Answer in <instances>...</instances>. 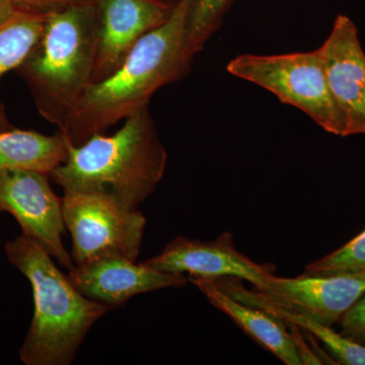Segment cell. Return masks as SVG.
I'll return each mask as SVG.
<instances>
[{
  "label": "cell",
  "mask_w": 365,
  "mask_h": 365,
  "mask_svg": "<svg viewBox=\"0 0 365 365\" xmlns=\"http://www.w3.org/2000/svg\"><path fill=\"white\" fill-rule=\"evenodd\" d=\"M97 56L93 83L109 76L143 36L169 20L176 4L163 0H93Z\"/></svg>",
  "instance_id": "cell-9"
},
{
  "label": "cell",
  "mask_w": 365,
  "mask_h": 365,
  "mask_svg": "<svg viewBox=\"0 0 365 365\" xmlns=\"http://www.w3.org/2000/svg\"><path fill=\"white\" fill-rule=\"evenodd\" d=\"M343 335L365 346V294L340 319Z\"/></svg>",
  "instance_id": "cell-19"
},
{
  "label": "cell",
  "mask_w": 365,
  "mask_h": 365,
  "mask_svg": "<svg viewBox=\"0 0 365 365\" xmlns=\"http://www.w3.org/2000/svg\"><path fill=\"white\" fill-rule=\"evenodd\" d=\"M16 218L21 234L40 245L67 270L73 268L71 255L62 244L66 232L62 199L53 192L47 175L34 170L0 174V213Z\"/></svg>",
  "instance_id": "cell-7"
},
{
  "label": "cell",
  "mask_w": 365,
  "mask_h": 365,
  "mask_svg": "<svg viewBox=\"0 0 365 365\" xmlns=\"http://www.w3.org/2000/svg\"><path fill=\"white\" fill-rule=\"evenodd\" d=\"M365 271V230L349 242L324 258L309 264L311 274L356 273Z\"/></svg>",
  "instance_id": "cell-18"
},
{
  "label": "cell",
  "mask_w": 365,
  "mask_h": 365,
  "mask_svg": "<svg viewBox=\"0 0 365 365\" xmlns=\"http://www.w3.org/2000/svg\"><path fill=\"white\" fill-rule=\"evenodd\" d=\"M319 49L331 93L345 119L347 136L365 134V54L355 24L339 14Z\"/></svg>",
  "instance_id": "cell-12"
},
{
  "label": "cell",
  "mask_w": 365,
  "mask_h": 365,
  "mask_svg": "<svg viewBox=\"0 0 365 365\" xmlns=\"http://www.w3.org/2000/svg\"><path fill=\"white\" fill-rule=\"evenodd\" d=\"M188 279L213 307L227 314L250 338L275 355L283 364H304L295 336L288 332L284 322L264 309L235 299L223 292L210 278L189 276Z\"/></svg>",
  "instance_id": "cell-13"
},
{
  "label": "cell",
  "mask_w": 365,
  "mask_h": 365,
  "mask_svg": "<svg viewBox=\"0 0 365 365\" xmlns=\"http://www.w3.org/2000/svg\"><path fill=\"white\" fill-rule=\"evenodd\" d=\"M67 276L81 294L109 309L124 306L136 295L182 287L189 281L184 274L163 272L116 256L74 265Z\"/></svg>",
  "instance_id": "cell-11"
},
{
  "label": "cell",
  "mask_w": 365,
  "mask_h": 365,
  "mask_svg": "<svg viewBox=\"0 0 365 365\" xmlns=\"http://www.w3.org/2000/svg\"><path fill=\"white\" fill-rule=\"evenodd\" d=\"M93 0H18L19 9L46 14L64 7L93 4Z\"/></svg>",
  "instance_id": "cell-20"
},
{
  "label": "cell",
  "mask_w": 365,
  "mask_h": 365,
  "mask_svg": "<svg viewBox=\"0 0 365 365\" xmlns=\"http://www.w3.org/2000/svg\"><path fill=\"white\" fill-rule=\"evenodd\" d=\"M18 9V0H0V25L9 20Z\"/></svg>",
  "instance_id": "cell-21"
},
{
  "label": "cell",
  "mask_w": 365,
  "mask_h": 365,
  "mask_svg": "<svg viewBox=\"0 0 365 365\" xmlns=\"http://www.w3.org/2000/svg\"><path fill=\"white\" fill-rule=\"evenodd\" d=\"M62 211L71 235L74 265L101 257L138 258L146 225L138 209L125 208L102 194L66 191Z\"/></svg>",
  "instance_id": "cell-6"
},
{
  "label": "cell",
  "mask_w": 365,
  "mask_h": 365,
  "mask_svg": "<svg viewBox=\"0 0 365 365\" xmlns=\"http://www.w3.org/2000/svg\"><path fill=\"white\" fill-rule=\"evenodd\" d=\"M31 283L34 316L20 349L26 365H68L93 324L110 311L81 294L40 245L21 234L4 247Z\"/></svg>",
  "instance_id": "cell-3"
},
{
  "label": "cell",
  "mask_w": 365,
  "mask_h": 365,
  "mask_svg": "<svg viewBox=\"0 0 365 365\" xmlns=\"http://www.w3.org/2000/svg\"><path fill=\"white\" fill-rule=\"evenodd\" d=\"M234 0H190L186 19V47L192 57L202 51L220 28Z\"/></svg>",
  "instance_id": "cell-17"
},
{
  "label": "cell",
  "mask_w": 365,
  "mask_h": 365,
  "mask_svg": "<svg viewBox=\"0 0 365 365\" xmlns=\"http://www.w3.org/2000/svg\"><path fill=\"white\" fill-rule=\"evenodd\" d=\"M143 263L163 272L205 278L230 276L249 281L255 288H260L275 271L272 264L256 263L237 251L230 232L208 242L178 237L162 253Z\"/></svg>",
  "instance_id": "cell-10"
},
{
  "label": "cell",
  "mask_w": 365,
  "mask_h": 365,
  "mask_svg": "<svg viewBox=\"0 0 365 365\" xmlns=\"http://www.w3.org/2000/svg\"><path fill=\"white\" fill-rule=\"evenodd\" d=\"M96 56L93 2L45 14L39 40L16 72L28 86L41 116L58 130L93 83Z\"/></svg>",
  "instance_id": "cell-4"
},
{
  "label": "cell",
  "mask_w": 365,
  "mask_h": 365,
  "mask_svg": "<svg viewBox=\"0 0 365 365\" xmlns=\"http://www.w3.org/2000/svg\"><path fill=\"white\" fill-rule=\"evenodd\" d=\"M189 2L178 0L169 20L143 36L109 76L91 83L58 130L71 144L81 145L148 107L160 88L189 73L194 58L186 47Z\"/></svg>",
  "instance_id": "cell-1"
},
{
  "label": "cell",
  "mask_w": 365,
  "mask_h": 365,
  "mask_svg": "<svg viewBox=\"0 0 365 365\" xmlns=\"http://www.w3.org/2000/svg\"><path fill=\"white\" fill-rule=\"evenodd\" d=\"M264 299L292 313L333 327L365 294V271L311 274L294 278L269 276L260 288Z\"/></svg>",
  "instance_id": "cell-8"
},
{
  "label": "cell",
  "mask_w": 365,
  "mask_h": 365,
  "mask_svg": "<svg viewBox=\"0 0 365 365\" xmlns=\"http://www.w3.org/2000/svg\"><path fill=\"white\" fill-rule=\"evenodd\" d=\"M228 73L261 86L306 113L334 135L347 136V127L327 79L321 49L278 55L242 54L230 60Z\"/></svg>",
  "instance_id": "cell-5"
},
{
  "label": "cell",
  "mask_w": 365,
  "mask_h": 365,
  "mask_svg": "<svg viewBox=\"0 0 365 365\" xmlns=\"http://www.w3.org/2000/svg\"><path fill=\"white\" fill-rule=\"evenodd\" d=\"M71 141L57 131L45 135L34 130L0 131V174L9 170H34L51 174L66 162Z\"/></svg>",
  "instance_id": "cell-15"
},
{
  "label": "cell",
  "mask_w": 365,
  "mask_h": 365,
  "mask_svg": "<svg viewBox=\"0 0 365 365\" xmlns=\"http://www.w3.org/2000/svg\"><path fill=\"white\" fill-rule=\"evenodd\" d=\"M167 163V150L145 107L127 117L113 135L98 133L81 145L69 144L66 162L49 179L64 192L102 194L136 210L157 189Z\"/></svg>",
  "instance_id": "cell-2"
},
{
  "label": "cell",
  "mask_w": 365,
  "mask_h": 365,
  "mask_svg": "<svg viewBox=\"0 0 365 365\" xmlns=\"http://www.w3.org/2000/svg\"><path fill=\"white\" fill-rule=\"evenodd\" d=\"M45 14L18 9L0 25V81L23 63L33 49L44 26ZM6 107L0 102V131L13 129Z\"/></svg>",
  "instance_id": "cell-16"
},
{
  "label": "cell",
  "mask_w": 365,
  "mask_h": 365,
  "mask_svg": "<svg viewBox=\"0 0 365 365\" xmlns=\"http://www.w3.org/2000/svg\"><path fill=\"white\" fill-rule=\"evenodd\" d=\"M222 288L223 292L241 300L250 306L259 307L267 313L280 319L285 324L302 329L309 335L319 340L329 353L337 360V364L345 365H365V346L355 342L347 336L334 331L332 327L323 325L314 319L292 313L273 302L262 297L256 290L246 289L242 284V279L235 277L212 278L211 279Z\"/></svg>",
  "instance_id": "cell-14"
},
{
  "label": "cell",
  "mask_w": 365,
  "mask_h": 365,
  "mask_svg": "<svg viewBox=\"0 0 365 365\" xmlns=\"http://www.w3.org/2000/svg\"><path fill=\"white\" fill-rule=\"evenodd\" d=\"M163 1L170 2V4H176L178 0H163Z\"/></svg>",
  "instance_id": "cell-22"
}]
</instances>
